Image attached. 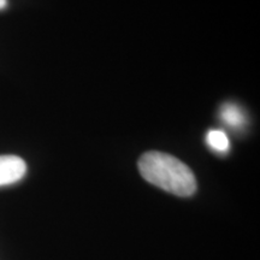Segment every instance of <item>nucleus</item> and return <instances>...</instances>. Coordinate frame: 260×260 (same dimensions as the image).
Instances as JSON below:
<instances>
[{
  "label": "nucleus",
  "instance_id": "f257e3e1",
  "mask_svg": "<svg viewBox=\"0 0 260 260\" xmlns=\"http://www.w3.org/2000/svg\"><path fill=\"white\" fill-rule=\"evenodd\" d=\"M139 171L151 184L177 197H190L197 190L193 171L177 158L162 152H147L139 159Z\"/></svg>",
  "mask_w": 260,
  "mask_h": 260
},
{
  "label": "nucleus",
  "instance_id": "f03ea898",
  "mask_svg": "<svg viewBox=\"0 0 260 260\" xmlns=\"http://www.w3.org/2000/svg\"><path fill=\"white\" fill-rule=\"evenodd\" d=\"M27 174V164L17 155H0V187L14 184Z\"/></svg>",
  "mask_w": 260,
  "mask_h": 260
},
{
  "label": "nucleus",
  "instance_id": "7ed1b4c3",
  "mask_svg": "<svg viewBox=\"0 0 260 260\" xmlns=\"http://www.w3.org/2000/svg\"><path fill=\"white\" fill-rule=\"evenodd\" d=\"M220 117L225 124L237 128L245 123V115H243L239 106L234 104H225L220 110Z\"/></svg>",
  "mask_w": 260,
  "mask_h": 260
},
{
  "label": "nucleus",
  "instance_id": "20e7f679",
  "mask_svg": "<svg viewBox=\"0 0 260 260\" xmlns=\"http://www.w3.org/2000/svg\"><path fill=\"white\" fill-rule=\"evenodd\" d=\"M206 142L213 151L216 152H228L229 149L230 142L228 139V135L222 130L212 129L210 130L209 134L206 136Z\"/></svg>",
  "mask_w": 260,
  "mask_h": 260
},
{
  "label": "nucleus",
  "instance_id": "39448f33",
  "mask_svg": "<svg viewBox=\"0 0 260 260\" xmlns=\"http://www.w3.org/2000/svg\"><path fill=\"white\" fill-rule=\"evenodd\" d=\"M8 5V0H0V10L5 9Z\"/></svg>",
  "mask_w": 260,
  "mask_h": 260
}]
</instances>
